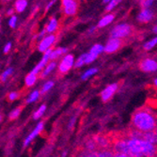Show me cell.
Returning <instances> with one entry per match:
<instances>
[{
  "instance_id": "1",
  "label": "cell",
  "mask_w": 157,
  "mask_h": 157,
  "mask_svg": "<svg viewBox=\"0 0 157 157\" xmlns=\"http://www.w3.org/2000/svg\"><path fill=\"white\" fill-rule=\"evenodd\" d=\"M132 123L136 130L140 132L154 131L157 127V115L147 108H142L135 112Z\"/></svg>"
},
{
  "instance_id": "2",
  "label": "cell",
  "mask_w": 157,
  "mask_h": 157,
  "mask_svg": "<svg viewBox=\"0 0 157 157\" xmlns=\"http://www.w3.org/2000/svg\"><path fill=\"white\" fill-rule=\"evenodd\" d=\"M131 156H153L157 150L154 144L144 138H131L127 139Z\"/></svg>"
},
{
  "instance_id": "3",
  "label": "cell",
  "mask_w": 157,
  "mask_h": 157,
  "mask_svg": "<svg viewBox=\"0 0 157 157\" xmlns=\"http://www.w3.org/2000/svg\"><path fill=\"white\" fill-rule=\"evenodd\" d=\"M132 32V28L129 25L127 24H121L118 25L113 28L111 31V38H126Z\"/></svg>"
},
{
  "instance_id": "4",
  "label": "cell",
  "mask_w": 157,
  "mask_h": 157,
  "mask_svg": "<svg viewBox=\"0 0 157 157\" xmlns=\"http://www.w3.org/2000/svg\"><path fill=\"white\" fill-rule=\"evenodd\" d=\"M114 151H115V156H120V157L131 156L129 147H128L127 144V139H120L116 141L115 145H114Z\"/></svg>"
},
{
  "instance_id": "5",
  "label": "cell",
  "mask_w": 157,
  "mask_h": 157,
  "mask_svg": "<svg viewBox=\"0 0 157 157\" xmlns=\"http://www.w3.org/2000/svg\"><path fill=\"white\" fill-rule=\"evenodd\" d=\"M63 11L66 15L73 16L77 12L78 1L77 0H61Z\"/></svg>"
},
{
  "instance_id": "6",
  "label": "cell",
  "mask_w": 157,
  "mask_h": 157,
  "mask_svg": "<svg viewBox=\"0 0 157 157\" xmlns=\"http://www.w3.org/2000/svg\"><path fill=\"white\" fill-rule=\"evenodd\" d=\"M74 56L73 55H66L64 58L62 59L61 62L59 63V71L60 74H66L67 72L72 69V67L74 66Z\"/></svg>"
},
{
  "instance_id": "7",
  "label": "cell",
  "mask_w": 157,
  "mask_h": 157,
  "mask_svg": "<svg viewBox=\"0 0 157 157\" xmlns=\"http://www.w3.org/2000/svg\"><path fill=\"white\" fill-rule=\"evenodd\" d=\"M139 69L146 73H151L157 71V61L152 59H146L139 64Z\"/></svg>"
},
{
  "instance_id": "8",
  "label": "cell",
  "mask_w": 157,
  "mask_h": 157,
  "mask_svg": "<svg viewBox=\"0 0 157 157\" xmlns=\"http://www.w3.org/2000/svg\"><path fill=\"white\" fill-rule=\"evenodd\" d=\"M121 45V40L119 38H111L105 46V52L107 54L115 53Z\"/></svg>"
},
{
  "instance_id": "9",
  "label": "cell",
  "mask_w": 157,
  "mask_h": 157,
  "mask_svg": "<svg viewBox=\"0 0 157 157\" xmlns=\"http://www.w3.org/2000/svg\"><path fill=\"white\" fill-rule=\"evenodd\" d=\"M103 51H105V47L101 44H95L93 45V47L90 49V53L87 54V59H86V64L91 63L94 59H96V58L99 56L100 53H102Z\"/></svg>"
},
{
  "instance_id": "10",
  "label": "cell",
  "mask_w": 157,
  "mask_h": 157,
  "mask_svg": "<svg viewBox=\"0 0 157 157\" xmlns=\"http://www.w3.org/2000/svg\"><path fill=\"white\" fill-rule=\"evenodd\" d=\"M55 40H56V36L55 35H49V36L45 37L44 39H41L40 44L38 46L39 51L44 53L45 51L50 49V47L54 44Z\"/></svg>"
},
{
  "instance_id": "11",
  "label": "cell",
  "mask_w": 157,
  "mask_h": 157,
  "mask_svg": "<svg viewBox=\"0 0 157 157\" xmlns=\"http://www.w3.org/2000/svg\"><path fill=\"white\" fill-rule=\"evenodd\" d=\"M52 49L50 48V49H48L47 51H45L44 52V56H42V59H41V60L38 63V65L33 69V71L32 72L34 73V74H36V75H38L40 71L44 69L45 66H46V64H47V62H48V60L50 59V55H51V53H52Z\"/></svg>"
},
{
  "instance_id": "12",
  "label": "cell",
  "mask_w": 157,
  "mask_h": 157,
  "mask_svg": "<svg viewBox=\"0 0 157 157\" xmlns=\"http://www.w3.org/2000/svg\"><path fill=\"white\" fill-rule=\"evenodd\" d=\"M117 89H118V85L117 84H111V85L107 86V87L101 93V97H102L103 101L107 102L108 100L114 95V93L116 92Z\"/></svg>"
},
{
  "instance_id": "13",
  "label": "cell",
  "mask_w": 157,
  "mask_h": 157,
  "mask_svg": "<svg viewBox=\"0 0 157 157\" xmlns=\"http://www.w3.org/2000/svg\"><path fill=\"white\" fill-rule=\"evenodd\" d=\"M42 129H44V123H42V122H40L37 126H36V128H35V129H34V131L29 135V136H28L26 138H25V143H24V146L25 147H26L28 144H29L30 143V142L41 132V130Z\"/></svg>"
},
{
  "instance_id": "14",
  "label": "cell",
  "mask_w": 157,
  "mask_h": 157,
  "mask_svg": "<svg viewBox=\"0 0 157 157\" xmlns=\"http://www.w3.org/2000/svg\"><path fill=\"white\" fill-rule=\"evenodd\" d=\"M153 17V13L151 10L149 9H144L143 10H141V12L138 14L137 20L141 23H148L150 22Z\"/></svg>"
},
{
  "instance_id": "15",
  "label": "cell",
  "mask_w": 157,
  "mask_h": 157,
  "mask_svg": "<svg viewBox=\"0 0 157 157\" xmlns=\"http://www.w3.org/2000/svg\"><path fill=\"white\" fill-rule=\"evenodd\" d=\"M114 18H115L114 14H107V15H105L104 18H102L101 20H100V22L98 24V26L99 27H104V26L108 25L111 22H113Z\"/></svg>"
},
{
  "instance_id": "16",
  "label": "cell",
  "mask_w": 157,
  "mask_h": 157,
  "mask_svg": "<svg viewBox=\"0 0 157 157\" xmlns=\"http://www.w3.org/2000/svg\"><path fill=\"white\" fill-rule=\"evenodd\" d=\"M67 49L66 48H58V49H56V50H53L51 55H50V59L51 60H54L56 59H58L59 56H60L62 54H65L67 53Z\"/></svg>"
},
{
  "instance_id": "17",
  "label": "cell",
  "mask_w": 157,
  "mask_h": 157,
  "mask_svg": "<svg viewBox=\"0 0 157 157\" xmlns=\"http://www.w3.org/2000/svg\"><path fill=\"white\" fill-rule=\"evenodd\" d=\"M56 27H58V21H56L55 18H53V19H51L49 21V23L46 25L45 29H46V31L48 33H52V32H54L56 29Z\"/></svg>"
},
{
  "instance_id": "18",
  "label": "cell",
  "mask_w": 157,
  "mask_h": 157,
  "mask_svg": "<svg viewBox=\"0 0 157 157\" xmlns=\"http://www.w3.org/2000/svg\"><path fill=\"white\" fill-rule=\"evenodd\" d=\"M37 79V75L34 74L33 72H31L30 74H28L27 76L25 77V84L27 87H31V86L34 85V83L36 82Z\"/></svg>"
},
{
  "instance_id": "19",
  "label": "cell",
  "mask_w": 157,
  "mask_h": 157,
  "mask_svg": "<svg viewBox=\"0 0 157 157\" xmlns=\"http://www.w3.org/2000/svg\"><path fill=\"white\" fill-rule=\"evenodd\" d=\"M27 6V1L26 0H17L15 2V9L17 12H22L25 10V9Z\"/></svg>"
},
{
  "instance_id": "20",
  "label": "cell",
  "mask_w": 157,
  "mask_h": 157,
  "mask_svg": "<svg viewBox=\"0 0 157 157\" xmlns=\"http://www.w3.org/2000/svg\"><path fill=\"white\" fill-rule=\"evenodd\" d=\"M95 141H96V143L97 145L99 146H101L103 148H106L109 144V142H108V139L105 136H97L95 138Z\"/></svg>"
},
{
  "instance_id": "21",
  "label": "cell",
  "mask_w": 157,
  "mask_h": 157,
  "mask_svg": "<svg viewBox=\"0 0 157 157\" xmlns=\"http://www.w3.org/2000/svg\"><path fill=\"white\" fill-rule=\"evenodd\" d=\"M56 62H51V63H49L44 69V72L41 73V76L42 77H45L46 75H48L52 71L56 68Z\"/></svg>"
},
{
  "instance_id": "22",
  "label": "cell",
  "mask_w": 157,
  "mask_h": 157,
  "mask_svg": "<svg viewBox=\"0 0 157 157\" xmlns=\"http://www.w3.org/2000/svg\"><path fill=\"white\" fill-rule=\"evenodd\" d=\"M45 110H46V105H42L35 113H34V115H33V118H34V120H38V119H40L42 115H44V113L45 112Z\"/></svg>"
},
{
  "instance_id": "23",
  "label": "cell",
  "mask_w": 157,
  "mask_h": 157,
  "mask_svg": "<svg viewBox=\"0 0 157 157\" xmlns=\"http://www.w3.org/2000/svg\"><path fill=\"white\" fill-rule=\"evenodd\" d=\"M40 94V91H39V90L33 91L29 96H28V98L26 99V103H27V104H31V103L35 102L36 100L39 98Z\"/></svg>"
},
{
  "instance_id": "24",
  "label": "cell",
  "mask_w": 157,
  "mask_h": 157,
  "mask_svg": "<svg viewBox=\"0 0 157 157\" xmlns=\"http://www.w3.org/2000/svg\"><path fill=\"white\" fill-rule=\"evenodd\" d=\"M86 59H87V54H84L81 56H79L78 59L75 62V68H79L82 65L86 64Z\"/></svg>"
},
{
  "instance_id": "25",
  "label": "cell",
  "mask_w": 157,
  "mask_h": 157,
  "mask_svg": "<svg viewBox=\"0 0 157 157\" xmlns=\"http://www.w3.org/2000/svg\"><path fill=\"white\" fill-rule=\"evenodd\" d=\"M157 44V37L156 38H154V39H152L151 40H149L148 42H146V44H144V49L145 50H151V49H152L155 45Z\"/></svg>"
},
{
  "instance_id": "26",
  "label": "cell",
  "mask_w": 157,
  "mask_h": 157,
  "mask_svg": "<svg viewBox=\"0 0 157 157\" xmlns=\"http://www.w3.org/2000/svg\"><path fill=\"white\" fill-rule=\"evenodd\" d=\"M97 72H98V70H97V69H95V68L90 69V70H88L87 72H86V73L83 75L82 79H83V80H87L88 78H90L91 75H94V74H96Z\"/></svg>"
},
{
  "instance_id": "27",
  "label": "cell",
  "mask_w": 157,
  "mask_h": 157,
  "mask_svg": "<svg viewBox=\"0 0 157 157\" xmlns=\"http://www.w3.org/2000/svg\"><path fill=\"white\" fill-rule=\"evenodd\" d=\"M96 141L95 140H90L89 142H87V144H86V149H87L88 151H95V148H96Z\"/></svg>"
},
{
  "instance_id": "28",
  "label": "cell",
  "mask_w": 157,
  "mask_h": 157,
  "mask_svg": "<svg viewBox=\"0 0 157 157\" xmlns=\"http://www.w3.org/2000/svg\"><path fill=\"white\" fill-rule=\"evenodd\" d=\"M53 86H54V82L48 81L47 83H45V84L44 85V87H42V89H41V90H40V93H41V94H44V93L47 92L49 90H51V88H53Z\"/></svg>"
},
{
  "instance_id": "29",
  "label": "cell",
  "mask_w": 157,
  "mask_h": 157,
  "mask_svg": "<svg viewBox=\"0 0 157 157\" xmlns=\"http://www.w3.org/2000/svg\"><path fill=\"white\" fill-rule=\"evenodd\" d=\"M121 1V0H111V1L108 3V5H107L105 10H106V11H110L111 10H113L114 8H115Z\"/></svg>"
},
{
  "instance_id": "30",
  "label": "cell",
  "mask_w": 157,
  "mask_h": 157,
  "mask_svg": "<svg viewBox=\"0 0 157 157\" xmlns=\"http://www.w3.org/2000/svg\"><path fill=\"white\" fill-rule=\"evenodd\" d=\"M20 113H21V108H16V109L12 110L10 112V119L14 120V119L18 118V116L20 115Z\"/></svg>"
},
{
  "instance_id": "31",
  "label": "cell",
  "mask_w": 157,
  "mask_h": 157,
  "mask_svg": "<svg viewBox=\"0 0 157 157\" xmlns=\"http://www.w3.org/2000/svg\"><path fill=\"white\" fill-rule=\"evenodd\" d=\"M141 6L142 8H144V9H148L150 8L152 3H153V0H141Z\"/></svg>"
},
{
  "instance_id": "32",
  "label": "cell",
  "mask_w": 157,
  "mask_h": 157,
  "mask_svg": "<svg viewBox=\"0 0 157 157\" xmlns=\"http://www.w3.org/2000/svg\"><path fill=\"white\" fill-rule=\"evenodd\" d=\"M11 74H12V69H11V68H9L8 70H6L5 72L2 74L1 80H2V81H5V80L8 78V76H9V75H10Z\"/></svg>"
},
{
  "instance_id": "33",
  "label": "cell",
  "mask_w": 157,
  "mask_h": 157,
  "mask_svg": "<svg viewBox=\"0 0 157 157\" xmlns=\"http://www.w3.org/2000/svg\"><path fill=\"white\" fill-rule=\"evenodd\" d=\"M98 156H115V153L110 151H103L102 152H98Z\"/></svg>"
},
{
  "instance_id": "34",
  "label": "cell",
  "mask_w": 157,
  "mask_h": 157,
  "mask_svg": "<svg viewBox=\"0 0 157 157\" xmlns=\"http://www.w3.org/2000/svg\"><path fill=\"white\" fill-rule=\"evenodd\" d=\"M16 22H17V17L16 16H14V15H12L11 16V18L10 19V21H9V25H10V27H15V25H16Z\"/></svg>"
},
{
  "instance_id": "35",
  "label": "cell",
  "mask_w": 157,
  "mask_h": 157,
  "mask_svg": "<svg viewBox=\"0 0 157 157\" xmlns=\"http://www.w3.org/2000/svg\"><path fill=\"white\" fill-rule=\"evenodd\" d=\"M18 95H19V94H18L17 92H11V93L9 94L8 98H9L10 101H14V100H16V99L18 98Z\"/></svg>"
},
{
  "instance_id": "36",
  "label": "cell",
  "mask_w": 157,
  "mask_h": 157,
  "mask_svg": "<svg viewBox=\"0 0 157 157\" xmlns=\"http://www.w3.org/2000/svg\"><path fill=\"white\" fill-rule=\"evenodd\" d=\"M10 47H11V44H10V42H8V44H7L5 45V48H4V52H5V53H8V52L10 51Z\"/></svg>"
},
{
  "instance_id": "37",
  "label": "cell",
  "mask_w": 157,
  "mask_h": 157,
  "mask_svg": "<svg viewBox=\"0 0 157 157\" xmlns=\"http://www.w3.org/2000/svg\"><path fill=\"white\" fill-rule=\"evenodd\" d=\"M55 1H56V0H52V1H51V2H50L48 5H47V7H46V10H48V9H49L51 6H53V4L55 3Z\"/></svg>"
},
{
  "instance_id": "38",
  "label": "cell",
  "mask_w": 157,
  "mask_h": 157,
  "mask_svg": "<svg viewBox=\"0 0 157 157\" xmlns=\"http://www.w3.org/2000/svg\"><path fill=\"white\" fill-rule=\"evenodd\" d=\"M7 14H8V15H11V14H13V10H12V9L9 10L7 11Z\"/></svg>"
},
{
  "instance_id": "39",
  "label": "cell",
  "mask_w": 157,
  "mask_h": 157,
  "mask_svg": "<svg viewBox=\"0 0 157 157\" xmlns=\"http://www.w3.org/2000/svg\"><path fill=\"white\" fill-rule=\"evenodd\" d=\"M153 32L157 34V25H155V26L153 27Z\"/></svg>"
},
{
  "instance_id": "40",
  "label": "cell",
  "mask_w": 157,
  "mask_h": 157,
  "mask_svg": "<svg viewBox=\"0 0 157 157\" xmlns=\"http://www.w3.org/2000/svg\"><path fill=\"white\" fill-rule=\"evenodd\" d=\"M153 84H154V86L157 88V78L156 79H154V81H153Z\"/></svg>"
},
{
  "instance_id": "41",
  "label": "cell",
  "mask_w": 157,
  "mask_h": 157,
  "mask_svg": "<svg viewBox=\"0 0 157 157\" xmlns=\"http://www.w3.org/2000/svg\"><path fill=\"white\" fill-rule=\"evenodd\" d=\"M111 0H104V3H109Z\"/></svg>"
},
{
  "instance_id": "42",
  "label": "cell",
  "mask_w": 157,
  "mask_h": 157,
  "mask_svg": "<svg viewBox=\"0 0 157 157\" xmlns=\"http://www.w3.org/2000/svg\"><path fill=\"white\" fill-rule=\"evenodd\" d=\"M154 132H155V133H156V136H157V127H156V129H155V130H154Z\"/></svg>"
},
{
  "instance_id": "43",
  "label": "cell",
  "mask_w": 157,
  "mask_h": 157,
  "mask_svg": "<svg viewBox=\"0 0 157 157\" xmlns=\"http://www.w3.org/2000/svg\"><path fill=\"white\" fill-rule=\"evenodd\" d=\"M155 113H156V115H157V110H156V111H155Z\"/></svg>"
},
{
  "instance_id": "44",
  "label": "cell",
  "mask_w": 157,
  "mask_h": 157,
  "mask_svg": "<svg viewBox=\"0 0 157 157\" xmlns=\"http://www.w3.org/2000/svg\"><path fill=\"white\" fill-rule=\"evenodd\" d=\"M7 1H10V0H7Z\"/></svg>"
}]
</instances>
